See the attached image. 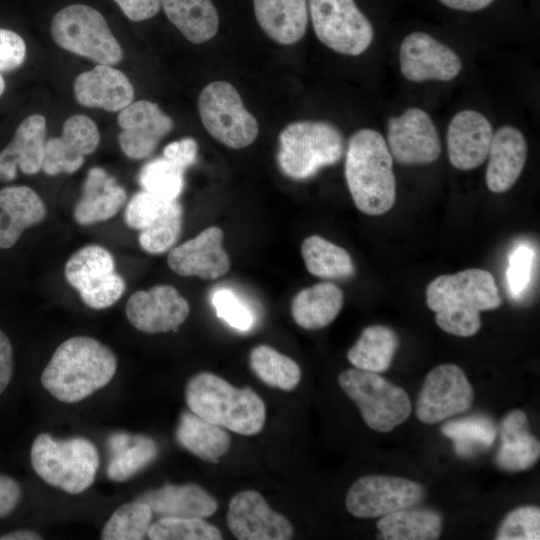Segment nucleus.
<instances>
[{"label":"nucleus","instance_id":"7c9ffc66","mask_svg":"<svg viewBox=\"0 0 540 540\" xmlns=\"http://www.w3.org/2000/svg\"><path fill=\"white\" fill-rule=\"evenodd\" d=\"M175 436L180 446L211 463H217L231 446V438L221 426L208 422L191 411L181 414Z\"/></svg>","mask_w":540,"mask_h":540},{"label":"nucleus","instance_id":"2eb2a0df","mask_svg":"<svg viewBox=\"0 0 540 540\" xmlns=\"http://www.w3.org/2000/svg\"><path fill=\"white\" fill-rule=\"evenodd\" d=\"M402 75L411 82H448L462 70V61L449 46L433 36L416 31L408 34L399 48Z\"/></svg>","mask_w":540,"mask_h":540},{"label":"nucleus","instance_id":"4be33fe9","mask_svg":"<svg viewBox=\"0 0 540 540\" xmlns=\"http://www.w3.org/2000/svg\"><path fill=\"white\" fill-rule=\"evenodd\" d=\"M73 91L80 105L109 112L123 110L134 99L129 78L112 65L98 64L82 72L74 81Z\"/></svg>","mask_w":540,"mask_h":540},{"label":"nucleus","instance_id":"0eeeda50","mask_svg":"<svg viewBox=\"0 0 540 540\" xmlns=\"http://www.w3.org/2000/svg\"><path fill=\"white\" fill-rule=\"evenodd\" d=\"M51 36L62 49L98 64L116 65L123 50L103 15L85 4H71L51 20Z\"/></svg>","mask_w":540,"mask_h":540},{"label":"nucleus","instance_id":"f257e3e1","mask_svg":"<svg viewBox=\"0 0 540 540\" xmlns=\"http://www.w3.org/2000/svg\"><path fill=\"white\" fill-rule=\"evenodd\" d=\"M426 303L443 331L470 337L481 327L480 312L499 307L502 300L493 275L470 268L436 277L426 289Z\"/></svg>","mask_w":540,"mask_h":540},{"label":"nucleus","instance_id":"58836bf2","mask_svg":"<svg viewBox=\"0 0 540 540\" xmlns=\"http://www.w3.org/2000/svg\"><path fill=\"white\" fill-rule=\"evenodd\" d=\"M153 512L144 502L136 500L121 505L105 523L103 540H141L147 536Z\"/></svg>","mask_w":540,"mask_h":540},{"label":"nucleus","instance_id":"1a4fd4ad","mask_svg":"<svg viewBox=\"0 0 540 540\" xmlns=\"http://www.w3.org/2000/svg\"><path fill=\"white\" fill-rule=\"evenodd\" d=\"M203 126L218 142L232 149L251 145L259 133L256 118L245 108L236 88L226 81L206 85L198 98Z\"/></svg>","mask_w":540,"mask_h":540},{"label":"nucleus","instance_id":"bb28decb","mask_svg":"<svg viewBox=\"0 0 540 540\" xmlns=\"http://www.w3.org/2000/svg\"><path fill=\"white\" fill-rule=\"evenodd\" d=\"M137 500L146 503L161 517L207 518L218 509V502L197 484H167L141 494Z\"/></svg>","mask_w":540,"mask_h":540},{"label":"nucleus","instance_id":"ddd939ff","mask_svg":"<svg viewBox=\"0 0 540 540\" xmlns=\"http://www.w3.org/2000/svg\"><path fill=\"white\" fill-rule=\"evenodd\" d=\"M473 389L464 371L454 364L435 367L426 376L420 391L416 416L426 424H435L469 409Z\"/></svg>","mask_w":540,"mask_h":540},{"label":"nucleus","instance_id":"6ab92c4d","mask_svg":"<svg viewBox=\"0 0 540 540\" xmlns=\"http://www.w3.org/2000/svg\"><path fill=\"white\" fill-rule=\"evenodd\" d=\"M99 142L100 132L95 122L83 114L72 115L63 123L60 137L46 140L42 170L49 176L74 173Z\"/></svg>","mask_w":540,"mask_h":540},{"label":"nucleus","instance_id":"2f4dec72","mask_svg":"<svg viewBox=\"0 0 540 540\" xmlns=\"http://www.w3.org/2000/svg\"><path fill=\"white\" fill-rule=\"evenodd\" d=\"M112 453L107 467V476L112 481H127L152 463L158 455V445L145 435L117 432L110 436Z\"/></svg>","mask_w":540,"mask_h":540},{"label":"nucleus","instance_id":"09e8293b","mask_svg":"<svg viewBox=\"0 0 540 540\" xmlns=\"http://www.w3.org/2000/svg\"><path fill=\"white\" fill-rule=\"evenodd\" d=\"M197 152V142L193 138L187 137L166 145L163 150V157L185 170L194 164Z\"/></svg>","mask_w":540,"mask_h":540},{"label":"nucleus","instance_id":"37998d69","mask_svg":"<svg viewBox=\"0 0 540 540\" xmlns=\"http://www.w3.org/2000/svg\"><path fill=\"white\" fill-rule=\"evenodd\" d=\"M178 202V199H166L141 190L128 202L124 213L125 222L130 228L140 232L160 220Z\"/></svg>","mask_w":540,"mask_h":540},{"label":"nucleus","instance_id":"8fccbe9b","mask_svg":"<svg viewBox=\"0 0 540 540\" xmlns=\"http://www.w3.org/2000/svg\"><path fill=\"white\" fill-rule=\"evenodd\" d=\"M132 21H144L155 16L161 7V0H113Z\"/></svg>","mask_w":540,"mask_h":540},{"label":"nucleus","instance_id":"ea45409f","mask_svg":"<svg viewBox=\"0 0 540 540\" xmlns=\"http://www.w3.org/2000/svg\"><path fill=\"white\" fill-rule=\"evenodd\" d=\"M184 171L169 159L159 157L142 167L138 180L143 190L176 200L184 187Z\"/></svg>","mask_w":540,"mask_h":540},{"label":"nucleus","instance_id":"b1692460","mask_svg":"<svg viewBox=\"0 0 540 540\" xmlns=\"http://www.w3.org/2000/svg\"><path fill=\"white\" fill-rule=\"evenodd\" d=\"M527 142L522 132L503 125L493 133L485 182L493 193L508 191L517 182L527 160Z\"/></svg>","mask_w":540,"mask_h":540},{"label":"nucleus","instance_id":"f3484780","mask_svg":"<svg viewBox=\"0 0 540 540\" xmlns=\"http://www.w3.org/2000/svg\"><path fill=\"white\" fill-rule=\"evenodd\" d=\"M226 523L239 540H289L294 535L290 521L272 510L265 498L254 490H244L233 496Z\"/></svg>","mask_w":540,"mask_h":540},{"label":"nucleus","instance_id":"423d86ee","mask_svg":"<svg viewBox=\"0 0 540 540\" xmlns=\"http://www.w3.org/2000/svg\"><path fill=\"white\" fill-rule=\"evenodd\" d=\"M30 461L42 480L74 495L93 484L99 467L98 451L91 441L84 437L57 440L48 433L34 439Z\"/></svg>","mask_w":540,"mask_h":540},{"label":"nucleus","instance_id":"dca6fc26","mask_svg":"<svg viewBox=\"0 0 540 540\" xmlns=\"http://www.w3.org/2000/svg\"><path fill=\"white\" fill-rule=\"evenodd\" d=\"M189 313L188 301L167 284L136 291L126 303V316L131 325L148 334L177 330Z\"/></svg>","mask_w":540,"mask_h":540},{"label":"nucleus","instance_id":"a878e982","mask_svg":"<svg viewBox=\"0 0 540 540\" xmlns=\"http://www.w3.org/2000/svg\"><path fill=\"white\" fill-rule=\"evenodd\" d=\"M127 195L115 178L100 167L91 168L85 178L82 196L73 217L79 225L88 226L114 217L123 207Z\"/></svg>","mask_w":540,"mask_h":540},{"label":"nucleus","instance_id":"412c9836","mask_svg":"<svg viewBox=\"0 0 540 540\" xmlns=\"http://www.w3.org/2000/svg\"><path fill=\"white\" fill-rule=\"evenodd\" d=\"M493 127L480 112L464 109L456 113L447 129L448 158L453 167L468 171L488 157Z\"/></svg>","mask_w":540,"mask_h":540},{"label":"nucleus","instance_id":"473e14b6","mask_svg":"<svg viewBox=\"0 0 540 540\" xmlns=\"http://www.w3.org/2000/svg\"><path fill=\"white\" fill-rule=\"evenodd\" d=\"M169 21L194 44L212 39L219 29V16L212 0H161Z\"/></svg>","mask_w":540,"mask_h":540},{"label":"nucleus","instance_id":"79ce46f5","mask_svg":"<svg viewBox=\"0 0 540 540\" xmlns=\"http://www.w3.org/2000/svg\"><path fill=\"white\" fill-rule=\"evenodd\" d=\"M182 207L178 202L166 215L139 232L141 248L153 255L163 254L174 246L182 230Z\"/></svg>","mask_w":540,"mask_h":540},{"label":"nucleus","instance_id":"c03bdc74","mask_svg":"<svg viewBox=\"0 0 540 540\" xmlns=\"http://www.w3.org/2000/svg\"><path fill=\"white\" fill-rule=\"evenodd\" d=\"M497 540H539L540 510L536 506L519 507L505 517L497 535Z\"/></svg>","mask_w":540,"mask_h":540},{"label":"nucleus","instance_id":"603ef678","mask_svg":"<svg viewBox=\"0 0 540 540\" xmlns=\"http://www.w3.org/2000/svg\"><path fill=\"white\" fill-rule=\"evenodd\" d=\"M13 374V349L7 335L0 330V394L9 385Z\"/></svg>","mask_w":540,"mask_h":540},{"label":"nucleus","instance_id":"c9c22d12","mask_svg":"<svg viewBox=\"0 0 540 540\" xmlns=\"http://www.w3.org/2000/svg\"><path fill=\"white\" fill-rule=\"evenodd\" d=\"M301 255L308 272L316 277L343 279L355 273L349 252L321 236L305 238L301 244Z\"/></svg>","mask_w":540,"mask_h":540},{"label":"nucleus","instance_id":"a19ab883","mask_svg":"<svg viewBox=\"0 0 540 540\" xmlns=\"http://www.w3.org/2000/svg\"><path fill=\"white\" fill-rule=\"evenodd\" d=\"M147 536L151 540H220L219 529L203 518L161 517L151 524Z\"/></svg>","mask_w":540,"mask_h":540},{"label":"nucleus","instance_id":"cd10ccee","mask_svg":"<svg viewBox=\"0 0 540 540\" xmlns=\"http://www.w3.org/2000/svg\"><path fill=\"white\" fill-rule=\"evenodd\" d=\"M253 7L259 26L276 43L292 45L305 35L307 0H253Z\"/></svg>","mask_w":540,"mask_h":540},{"label":"nucleus","instance_id":"20e7f679","mask_svg":"<svg viewBox=\"0 0 540 540\" xmlns=\"http://www.w3.org/2000/svg\"><path fill=\"white\" fill-rule=\"evenodd\" d=\"M185 400L192 413L241 435L258 434L266 421L265 403L253 389L236 388L210 372L190 378Z\"/></svg>","mask_w":540,"mask_h":540},{"label":"nucleus","instance_id":"3c124183","mask_svg":"<svg viewBox=\"0 0 540 540\" xmlns=\"http://www.w3.org/2000/svg\"><path fill=\"white\" fill-rule=\"evenodd\" d=\"M22 498L19 483L12 477L0 474V519L9 516Z\"/></svg>","mask_w":540,"mask_h":540},{"label":"nucleus","instance_id":"39448f33","mask_svg":"<svg viewBox=\"0 0 540 540\" xmlns=\"http://www.w3.org/2000/svg\"><path fill=\"white\" fill-rule=\"evenodd\" d=\"M343 151V135L335 125L322 120H300L281 131L277 163L286 177L305 180L339 162Z\"/></svg>","mask_w":540,"mask_h":540},{"label":"nucleus","instance_id":"c85d7f7f","mask_svg":"<svg viewBox=\"0 0 540 540\" xmlns=\"http://www.w3.org/2000/svg\"><path fill=\"white\" fill-rule=\"evenodd\" d=\"M539 456L540 444L530 432L526 414L521 410L508 413L501 424L497 465L506 471H523L533 466Z\"/></svg>","mask_w":540,"mask_h":540},{"label":"nucleus","instance_id":"a211bd4d","mask_svg":"<svg viewBox=\"0 0 540 540\" xmlns=\"http://www.w3.org/2000/svg\"><path fill=\"white\" fill-rule=\"evenodd\" d=\"M118 142L123 153L134 160L149 157L173 128L172 119L148 100L132 102L120 111Z\"/></svg>","mask_w":540,"mask_h":540},{"label":"nucleus","instance_id":"de8ad7c7","mask_svg":"<svg viewBox=\"0 0 540 540\" xmlns=\"http://www.w3.org/2000/svg\"><path fill=\"white\" fill-rule=\"evenodd\" d=\"M26 57L24 39L16 32L0 28V72L14 70Z\"/></svg>","mask_w":540,"mask_h":540},{"label":"nucleus","instance_id":"5fc2aeb1","mask_svg":"<svg viewBox=\"0 0 540 540\" xmlns=\"http://www.w3.org/2000/svg\"><path fill=\"white\" fill-rule=\"evenodd\" d=\"M42 536L29 529L16 530L0 536V540H41Z\"/></svg>","mask_w":540,"mask_h":540},{"label":"nucleus","instance_id":"864d4df0","mask_svg":"<svg viewBox=\"0 0 540 540\" xmlns=\"http://www.w3.org/2000/svg\"><path fill=\"white\" fill-rule=\"evenodd\" d=\"M444 6L465 12L480 11L488 7L494 0H439Z\"/></svg>","mask_w":540,"mask_h":540},{"label":"nucleus","instance_id":"72a5a7b5","mask_svg":"<svg viewBox=\"0 0 540 540\" xmlns=\"http://www.w3.org/2000/svg\"><path fill=\"white\" fill-rule=\"evenodd\" d=\"M398 345V337L391 328L383 325L368 326L348 350L347 358L357 369L384 372L390 367Z\"/></svg>","mask_w":540,"mask_h":540},{"label":"nucleus","instance_id":"4468645a","mask_svg":"<svg viewBox=\"0 0 540 540\" xmlns=\"http://www.w3.org/2000/svg\"><path fill=\"white\" fill-rule=\"evenodd\" d=\"M386 143L392 157L403 165L430 164L441 153L437 128L430 115L418 107L388 119Z\"/></svg>","mask_w":540,"mask_h":540},{"label":"nucleus","instance_id":"f8f14e48","mask_svg":"<svg viewBox=\"0 0 540 540\" xmlns=\"http://www.w3.org/2000/svg\"><path fill=\"white\" fill-rule=\"evenodd\" d=\"M423 487L409 479L368 475L357 479L346 495V508L357 518L382 517L421 501Z\"/></svg>","mask_w":540,"mask_h":540},{"label":"nucleus","instance_id":"6e6552de","mask_svg":"<svg viewBox=\"0 0 540 540\" xmlns=\"http://www.w3.org/2000/svg\"><path fill=\"white\" fill-rule=\"evenodd\" d=\"M344 393L357 405L371 429L388 432L402 424L411 413L407 393L377 373L347 369L338 377Z\"/></svg>","mask_w":540,"mask_h":540},{"label":"nucleus","instance_id":"49530a36","mask_svg":"<svg viewBox=\"0 0 540 540\" xmlns=\"http://www.w3.org/2000/svg\"><path fill=\"white\" fill-rule=\"evenodd\" d=\"M532 261L533 251L528 246H518L511 254L507 270V281L514 296H518L527 286Z\"/></svg>","mask_w":540,"mask_h":540},{"label":"nucleus","instance_id":"e433bc0d","mask_svg":"<svg viewBox=\"0 0 540 540\" xmlns=\"http://www.w3.org/2000/svg\"><path fill=\"white\" fill-rule=\"evenodd\" d=\"M249 365L254 375L263 383L283 391L294 390L301 380L299 365L265 344L251 350Z\"/></svg>","mask_w":540,"mask_h":540},{"label":"nucleus","instance_id":"393cba45","mask_svg":"<svg viewBox=\"0 0 540 540\" xmlns=\"http://www.w3.org/2000/svg\"><path fill=\"white\" fill-rule=\"evenodd\" d=\"M46 206L30 187L14 185L0 190V248L13 247L23 232L41 223Z\"/></svg>","mask_w":540,"mask_h":540},{"label":"nucleus","instance_id":"f704fd0d","mask_svg":"<svg viewBox=\"0 0 540 540\" xmlns=\"http://www.w3.org/2000/svg\"><path fill=\"white\" fill-rule=\"evenodd\" d=\"M385 540H435L441 534L442 518L428 509H401L382 516L377 522Z\"/></svg>","mask_w":540,"mask_h":540},{"label":"nucleus","instance_id":"6e6d98bb","mask_svg":"<svg viewBox=\"0 0 540 540\" xmlns=\"http://www.w3.org/2000/svg\"><path fill=\"white\" fill-rule=\"evenodd\" d=\"M4 90H5V81L2 75L0 74V97L3 94Z\"/></svg>","mask_w":540,"mask_h":540},{"label":"nucleus","instance_id":"f03ea898","mask_svg":"<svg viewBox=\"0 0 540 540\" xmlns=\"http://www.w3.org/2000/svg\"><path fill=\"white\" fill-rule=\"evenodd\" d=\"M117 370L114 352L87 336H74L54 351L41 375L43 387L57 400L76 403L106 386Z\"/></svg>","mask_w":540,"mask_h":540},{"label":"nucleus","instance_id":"7ed1b4c3","mask_svg":"<svg viewBox=\"0 0 540 540\" xmlns=\"http://www.w3.org/2000/svg\"><path fill=\"white\" fill-rule=\"evenodd\" d=\"M344 173L359 211L377 216L393 207L396 200L393 157L380 132L363 128L350 137Z\"/></svg>","mask_w":540,"mask_h":540},{"label":"nucleus","instance_id":"a18cd8bd","mask_svg":"<svg viewBox=\"0 0 540 540\" xmlns=\"http://www.w3.org/2000/svg\"><path fill=\"white\" fill-rule=\"evenodd\" d=\"M216 315L231 327L247 331L254 325V314L249 306L231 289L219 288L211 296Z\"/></svg>","mask_w":540,"mask_h":540},{"label":"nucleus","instance_id":"c756f323","mask_svg":"<svg viewBox=\"0 0 540 540\" xmlns=\"http://www.w3.org/2000/svg\"><path fill=\"white\" fill-rule=\"evenodd\" d=\"M342 290L331 282H320L302 289L291 303L294 322L306 330L328 326L343 307Z\"/></svg>","mask_w":540,"mask_h":540},{"label":"nucleus","instance_id":"9d476101","mask_svg":"<svg viewBox=\"0 0 540 540\" xmlns=\"http://www.w3.org/2000/svg\"><path fill=\"white\" fill-rule=\"evenodd\" d=\"M308 11L317 38L331 50L358 56L370 47L373 26L354 0H309Z\"/></svg>","mask_w":540,"mask_h":540},{"label":"nucleus","instance_id":"aec40b11","mask_svg":"<svg viewBox=\"0 0 540 540\" xmlns=\"http://www.w3.org/2000/svg\"><path fill=\"white\" fill-rule=\"evenodd\" d=\"M223 231L211 226L195 237L171 249L167 257L169 268L184 277L196 276L214 280L230 269V258L223 248Z\"/></svg>","mask_w":540,"mask_h":540},{"label":"nucleus","instance_id":"4c0bfd02","mask_svg":"<svg viewBox=\"0 0 540 540\" xmlns=\"http://www.w3.org/2000/svg\"><path fill=\"white\" fill-rule=\"evenodd\" d=\"M442 433L454 443L455 452L468 457L490 447L496 437V428L486 416H469L445 423Z\"/></svg>","mask_w":540,"mask_h":540},{"label":"nucleus","instance_id":"9b49d317","mask_svg":"<svg viewBox=\"0 0 540 540\" xmlns=\"http://www.w3.org/2000/svg\"><path fill=\"white\" fill-rule=\"evenodd\" d=\"M64 275L84 304L96 310L112 306L126 290L125 280L116 272L113 255L100 245H87L72 254Z\"/></svg>","mask_w":540,"mask_h":540},{"label":"nucleus","instance_id":"5701e85b","mask_svg":"<svg viewBox=\"0 0 540 540\" xmlns=\"http://www.w3.org/2000/svg\"><path fill=\"white\" fill-rule=\"evenodd\" d=\"M45 138V117L40 114L26 117L0 152V182L13 181L18 168L26 175L38 173L42 169Z\"/></svg>","mask_w":540,"mask_h":540}]
</instances>
